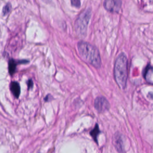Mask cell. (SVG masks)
Returning a JSON list of instances; mask_svg holds the SVG:
<instances>
[{
	"label": "cell",
	"instance_id": "52a82bcc",
	"mask_svg": "<svg viewBox=\"0 0 153 153\" xmlns=\"http://www.w3.org/2000/svg\"><path fill=\"white\" fill-rule=\"evenodd\" d=\"M10 87L13 94L16 98H18L20 94V87L19 84L17 81H12L10 84Z\"/></svg>",
	"mask_w": 153,
	"mask_h": 153
},
{
	"label": "cell",
	"instance_id": "7a4b0ae2",
	"mask_svg": "<svg viewBox=\"0 0 153 153\" xmlns=\"http://www.w3.org/2000/svg\"><path fill=\"white\" fill-rule=\"evenodd\" d=\"M114 78L121 89H124L126 86L128 71H127V58L125 54H120L115 61Z\"/></svg>",
	"mask_w": 153,
	"mask_h": 153
},
{
	"label": "cell",
	"instance_id": "6da1fadb",
	"mask_svg": "<svg viewBox=\"0 0 153 153\" xmlns=\"http://www.w3.org/2000/svg\"><path fill=\"white\" fill-rule=\"evenodd\" d=\"M78 50L80 56L85 62L95 68L100 67V56L96 47L87 42L81 41L78 43Z\"/></svg>",
	"mask_w": 153,
	"mask_h": 153
},
{
	"label": "cell",
	"instance_id": "8fae6325",
	"mask_svg": "<svg viewBox=\"0 0 153 153\" xmlns=\"http://www.w3.org/2000/svg\"><path fill=\"white\" fill-rule=\"evenodd\" d=\"M71 4L73 6H74L76 8H79V7H80L81 2L79 0H72L71 1Z\"/></svg>",
	"mask_w": 153,
	"mask_h": 153
},
{
	"label": "cell",
	"instance_id": "3957f363",
	"mask_svg": "<svg viewBox=\"0 0 153 153\" xmlns=\"http://www.w3.org/2000/svg\"><path fill=\"white\" fill-rule=\"evenodd\" d=\"M90 8H87L82 11L76 19L74 26L76 33L80 36H85L87 31V25L91 17Z\"/></svg>",
	"mask_w": 153,
	"mask_h": 153
},
{
	"label": "cell",
	"instance_id": "30bf717a",
	"mask_svg": "<svg viewBox=\"0 0 153 153\" xmlns=\"http://www.w3.org/2000/svg\"><path fill=\"white\" fill-rule=\"evenodd\" d=\"M11 5L10 2L7 3L5 4V5L4 7L3 8V10H2V13L4 16L8 14L10 11H11Z\"/></svg>",
	"mask_w": 153,
	"mask_h": 153
},
{
	"label": "cell",
	"instance_id": "5b68a950",
	"mask_svg": "<svg viewBox=\"0 0 153 153\" xmlns=\"http://www.w3.org/2000/svg\"><path fill=\"white\" fill-rule=\"evenodd\" d=\"M105 8L111 12H118L121 8V1L119 0H106L103 2Z\"/></svg>",
	"mask_w": 153,
	"mask_h": 153
},
{
	"label": "cell",
	"instance_id": "7c38bea8",
	"mask_svg": "<svg viewBox=\"0 0 153 153\" xmlns=\"http://www.w3.org/2000/svg\"><path fill=\"white\" fill-rule=\"evenodd\" d=\"M27 86H28V88H32L33 85V83L32 80V79H29V80L27 81Z\"/></svg>",
	"mask_w": 153,
	"mask_h": 153
},
{
	"label": "cell",
	"instance_id": "8992f818",
	"mask_svg": "<svg viewBox=\"0 0 153 153\" xmlns=\"http://www.w3.org/2000/svg\"><path fill=\"white\" fill-rule=\"evenodd\" d=\"M113 143L116 150L120 153H123L124 147L123 142L121 134L119 133H116L114 134L113 139Z\"/></svg>",
	"mask_w": 153,
	"mask_h": 153
},
{
	"label": "cell",
	"instance_id": "277c9868",
	"mask_svg": "<svg viewBox=\"0 0 153 153\" xmlns=\"http://www.w3.org/2000/svg\"><path fill=\"white\" fill-rule=\"evenodd\" d=\"M94 106L99 112H104L109 109L110 105L105 97L99 96L94 100Z\"/></svg>",
	"mask_w": 153,
	"mask_h": 153
},
{
	"label": "cell",
	"instance_id": "ba28073f",
	"mask_svg": "<svg viewBox=\"0 0 153 153\" xmlns=\"http://www.w3.org/2000/svg\"><path fill=\"white\" fill-rule=\"evenodd\" d=\"M17 61L14 59H10L8 63V71L10 75H13L16 69V66L17 65Z\"/></svg>",
	"mask_w": 153,
	"mask_h": 153
},
{
	"label": "cell",
	"instance_id": "9c48e42d",
	"mask_svg": "<svg viewBox=\"0 0 153 153\" xmlns=\"http://www.w3.org/2000/svg\"><path fill=\"white\" fill-rule=\"evenodd\" d=\"M99 133H100V130L99 128V126L97 124H96L94 128L90 131V134L93 137V138L94 139L95 142H96L97 140V136H98Z\"/></svg>",
	"mask_w": 153,
	"mask_h": 153
}]
</instances>
